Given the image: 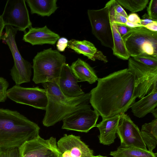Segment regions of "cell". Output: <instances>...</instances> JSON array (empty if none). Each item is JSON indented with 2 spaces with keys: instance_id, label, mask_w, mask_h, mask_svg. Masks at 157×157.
I'll return each mask as SVG.
<instances>
[{
  "instance_id": "cell-1",
  "label": "cell",
  "mask_w": 157,
  "mask_h": 157,
  "mask_svg": "<svg viewBox=\"0 0 157 157\" xmlns=\"http://www.w3.org/2000/svg\"><path fill=\"white\" fill-rule=\"evenodd\" d=\"M135 76L128 68L98 78L90 103L102 118L125 113L135 102Z\"/></svg>"
},
{
  "instance_id": "cell-2",
  "label": "cell",
  "mask_w": 157,
  "mask_h": 157,
  "mask_svg": "<svg viewBox=\"0 0 157 157\" xmlns=\"http://www.w3.org/2000/svg\"><path fill=\"white\" fill-rule=\"evenodd\" d=\"M40 128L16 111L0 109V148H18L36 138Z\"/></svg>"
},
{
  "instance_id": "cell-3",
  "label": "cell",
  "mask_w": 157,
  "mask_h": 157,
  "mask_svg": "<svg viewBox=\"0 0 157 157\" xmlns=\"http://www.w3.org/2000/svg\"><path fill=\"white\" fill-rule=\"evenodd\" d=\"M42 85L46 91L48 98L42 121L46 127L53 126L75 111L89 105L90 92L71 98L63 94L56 81L48 82Z\"/></svg>"
},
{
  "instance_id": "cell-4",
  "label": "cell",
  "mask_w": 157,
  "mask_h": 157,
  "mask_svg": "<svg viewBox=\"0 0 157 157\" xmlns=\"http://www.w3.org/2000/svg\"><path fill=\"white\" fill-rule=\"evenodd\" d=\"M66 58L51 48L38 52L33 59V81L36 84L48 82L57 83Z\"/></svg>"
},
{
  "instance_id": "cell-5",
  "label": "cell",
  "mask_w": 157,
  "mask_h": 157,
  "mask_svg": "<svg viewBox=\"0 0 157 157\" xmlns=\"http://www.w3.org/2000/svg\"><path fill=\"white\" fill-rule=\"evenodd\" d=\"M130 56L144 55L157 58V32L141 27L122 36Z\"/></svg>"
},
{
  "instance_id": "cell-6",
  "label": "cell",
  "mask_w": 157,
  "mask_h": 157,
  "mask_svg": "<svg viewBox=\"0 0 157 157\" xmlns=\"http://www.w3.org/2000/svg\"><path fill=\"white\" fill-rule=\"evenodd\" d=\"M5 32L2 35V42L7 44L11 52L14 64L10 70V75L16 85L30 81L33 66L21 55L15 40L17 28L10 25L5 26Z\"/></svg>"
},
{
  "instance_id": "cell-7",
  "label": "cell",
  "mask_w": 157,
  "mask_h": 157,
  "mask_svg": "<svg viewBox=\"0 0 157 157\" xmlns=\"http://www.w3.org/2000/svg\"><path fill=\"white\" fill-rule=\"evenodd\" d=\"M128 68L135 76V94L141 99L157 89V67L147 66L136 60L132 58L128 59Z\"/></svg>"
},
{
  "instance_id": "cell-8",
  "label": "cell",
  "mask_w": 157,
  "mask_h": 157,
  "mask_svg": "<svg viewBox=\"0 0 157 157\" xmlns=\"http://www.w3.org/2000/svg\"><path fill=\"white\" fill-rule=\"evenodd\" d=\"M109 1L99 10H88L87 14L94 35L104 46L113 49V43L111 26Z\"/></svg>"
},
{
  "instance_id": "cell-9",
  "label": "cell",
  "mask_w": 157,
  "mask_h": 157,
  "mask_svg": "<svg viewBox=\"0 0 157 157\" xmlns=\"http://www.w3.org/2000/svg\"><path fill=\"white\" fill-rule=\"evenodd\" d=\"M6 95L7 98L17 103L37 109L45 110L48 104L46 90L38 86L24 87L15 85L7 90Z\"/></svg>"
},
{
  "instance_id": "cell-10",
  "label": "cell",
  "mask_w": 157,
  "mask_h": 157,
  "mask_svg": "<svg viewBox=\"0 0 157 157\" xmlns=\"http://www.w3.org/2000/svg\"><path fill=\"white\" fill-rule=\"evenodd\" d=\"M24 0H8L1 15L5 26H15L19 31L26 33L31 28L29 11Z\"/></svg>"
},
{
  "instance_id": "cell-11",
  "label": "cell",
  "mask_w": 157,
  "mask_h": 157,
  "mask_svg": "<svg viewBox=\"0 0 157 157\" xmlns=\"http://www.w3.org/2000/svg\"><path fill=\"white\" fill-rule=\"evenodd\" d=\"M18 148L21 157H61L53 137L45 140L38 136L25 142Z\"/></svg>"
},
{
  "instance_id": "cell-12",
  "label": "cell",
  "mask_w": 157,
  "mask_h": 157,
  "mask_svg": "<svg viewBox=\"0 0 157 157\" xmlns=\"http://www.w3.org/2000/svg\"><path fill=\"white\" fill-rule=\"evenodd\" d=\"M99 115L94 110L88 106L78 110L64 118L62 128L68 130H73L88 132L96 126Z\"/></svg>"
},
{
  "instance_id": "cell-13",
  "label": "cell",
  "mask_w": 157,
  "mask_h": 157,
  "mask_svg": "<svg viewBox=\"0 0 157 157\" xmlns=\"http://www.w3.org/2000/svg\"><path fill=\"white\" fill-rule=\"evenodd\" d=\"M117 133L121 145L147 149L139 128L125 113L120 115Z\"/></svg>"
},
{
  "instance_id": "cell-14",
  "label": "cell",
  "mask_w": 157,
  "mask_h": 157,
  "mask_svg": "<svg viewBox=\"0 0 157 157\" xmlns=\"http://www.w3.org/2000/svg\"><path fill=\"white\" fill-rule=\"evenodd\" d=\"M61 157H93V151L79 136L64 134L57 143Z\"/></svg>"
},
{
  "instance_id": "cell-15",
  "label": "cell",
  "mask_w": 157,
  "mask_h": 157,
  "mask_svg": "<svg viewBox=\"0 0 157 157\" xmlns=\"http://www.w3.org/2000/svg\"><path fill=\"white\" fill-rule=\"evenodd\" d=\"M78 79L72 72L70 67L67 63L63 65L57 84L62 93L71 98L78 97L85 94L78 84Z\"/></svg>"
},
{
  "instance_id": "cell-16",
  "label": "cell",
  "mask_w": 157,
  "mask_h": 157,
  "mask_svg": "<svg viewBox=\"0 0 157 157\" xmlns=\"http://www.w3.org/2000/svg\"><path fill=\"white\" fill-rule=\"evenodd\" d=\"M59 38L58 34L45 25L41 28L32 27L25 33L23 40L32 45L45 44L54 45Z\"/></svg>"
},
{
  "instance_id": "cell-17",
  "label": "cell",
  "mask_w": 157,
  "mask_h": 157,
  "mask_svg": "<svg viewBox=\"0 0 157 157\" xmlns=\"http://www.w3.org/2000/svg\"><path fill=\"white\" fill-rule=\"evenodd\" d=\"M120 115L103 118L101 122L96 124L95 127L98 128L100 132L98 137L101 144L108 145L114 142L116 137Z\"/></svg>"
},
{
  "instance_id": "cell-18",
  "label": "cell",
  "mask_w": 157,
  "mask_h": 157,
  "mask_svg": "<svg viewBox=\"0 0 157 157\" xmlns=\"http://www.w3.org/2000/svg\"><path fill=\"white\" fill-rule=\"evenodd\" d=\"M157 106V89H154L146 96L135 102L131 108L134 115L140 118L151 113Z\"/></svg>"
},
{
  "instance_id": "cell-19",
  "label": "cell",
  "mask_w": 157,
  "mask_h": 157,
  "mask_svg": "<svg viewBox=\"0 0 157 157\" xmlns=\"http://www.w3.org/2000/svg\"><path fill=\"white\" fill-rule=\"evenodd\" d=\"M70 67L73 75L79 82L86 81L92 84L98 79L93 68L80 59L73 62Z\"/></svg>"
},
{
  "instance_id": "cell-20",
  "label": "cell",
  "mask_w": 157,
  "mask_h": 157,
  "mask_svg": "<svg viewBox=\"0 0 157 157\" xmlns=\"http://www.w3.org/2000/svg\"><path fill=\"white\" fill-rule=\"evenodd\" d=\"M30 8L31 14H36L42 17L49 16L58 7L56 0H25Z\"/></svg>"
},
{
  "instance_id": "cell-21",
  "label": "cell",
  "mask_w": 157,
  "mask_h": 157,
  "mask_svg": "<svg viewBox=\"0 0 157 157\" xmlns=\"http://www.w3.org/2000/svg\"><path fill=\"white\" fill-rule=\"evenodd\" d=\"M140 131L148 150L153 152L157 144V119L155 118L151 122L143 124Z\"/></svg>"
},
{
  "instance_id": "cell-22",
  "label": "cell",
  "mask_w": 157,
  "mask_h": 157,
  "mask_svg": "<svg viewBox=\"0 0 157 157\" xmlns=\"http://www.w3.org/2000/svg\"><path fill=\"white\" fill-rule=\"evenodd\" d=\"M110 155L113 157H157L156 153L151 152L147 149L122 145L116 150L111 151Z\"/></svg>"
},
{
  "instance_id": "cell-23",
  "label": "cell",
  "mask_w": 157,
  "mask_h": 157,
  "mask_svg": "<svg viewBox=\"0 0 157 157\" xmlns=\"http://www.w3.org/2000/svg\"><path fill=\"white\" fill-rule=\"evenodd\" d=\"M111 26L113 43L112 49L113 54L121 59H128L130 55L122 36L118 31L116 24L113 21L111 22Z\"/></svg>"
},
{
  "instance_id": "cell-24",
  "label": "cell",
  "mask_w": 157,
  "mask_h": 157,
  "mask_svg": "<svg viewBox=\"0 0 157 157\" xmlns=\"http://www.w3.org/2000/svg\"><path fill=\"white\" fill-rule=\"evenodd\" d=\"M68 47L78 54H82L92 60L95 61L94 57L97 50L94 44L86 40L80 41L71 39L68 41Z\"/></svg>"
},
{
  "instance_id": "cell-25",
  "label": "cell",
  "mask_w": 157,
  "mask_h": 157,
  "mask_svg": "<svg viewBox=\"0 0 157 157\" xmlns=\"http://www.w3.org/2000/svg\"><path fill=\"white\" fill-rule=\"evenodd\" d=\"M118 3L132 12L143 10L147 4L148 0H116Z\"/></svg>"
},
{
  "instance_id": "cell-26",
  "label": "cell",
  "mask_w": 157,
  "mask_h": 157,
  "mask_svg": "<svg viewBox=\"0 0 157 157\" xmlns=\"http://www.w3.org/2000/svg\"><path fill=\"white\" fill-rule=\"evenodd\" d=\"M132 57L135 60L144 65L157 67V58L144 55L133 56Z\"/></svg>"
},
{
  "instance_id": "cell-27",
  "label": "cell",
  "mask_w": 157,
  "mask_h": 157,
  "mask_svg": "<svg viewBox=\"0 0 157 157\" xmlns=\"http://www.w3.org/2000/svg\"><path fill=\"white\" fill-rule=\"evenodd\" d=\"M9 84L6 79L0 77V102L5 101L7 98L6 92Z\"/></svg>"
},
{
  "instance_id": "cell-28",
  "label": "cell",
  "mask_w": 157,
  "mask_h": 157,
  "mask_svg": "<svg viewBox=\"0 0 157 157\" xmlns=\"http://www.w3.org/2000/svg\"><path fill=\"white\" fill-rule=\"evenodd\" d=\"M0 157H21L18 148L4 149L0 148Z\"/></svg>"
},
{
  "instance_id": "cell-29",
  "label": "cell",
  "mask_w": 157,
  "mask_h": 157,
  "mask_svg": "<svg viewBox=\"0 0 157 157\" xmlns=\"http://www.w3.org/2000/svg\"><path fill=\"white\" fill-rule=\"evenodd\" d=\"M147 15L151 19L157 21V0L150 1L147 8Z\"/></svg>"
},
{
  "instance_id": "cell-30",
  "label": "cell",
  "mask_w": 157,
  "mask_h": 157,
  "mask_svg": "<svg viewBox=\"0 0 157 157\" xmlns=\"http://www.w3.org/2000/svg\"><path fill=\"white\" fill-rule=\"evenodd\" d=\"M68 40L67 39L64 37L59 38L56 44V47L58 51L64 52L66 48L68 46Z\"/></svg>"
},
{
  "instance_id": "cell-31",
  "label": "cell",
  "mask_w": 157,
  "mask_h": 157,
  "mask_svg": "<svg viewBox=\"0 0 157 157\" xmlns=\"http://www.w3.org/2000/svg\"><path fill=\"white\" fill-rule=\"evenodd\" d=\"M114 21L116 23L125 25V24L128 21V20L127 18L114 11Z\"/></svg>"
},
{
  "instance_id": "cell-32",
  "label": "cell",
  "mask_w": 157,
  "mask_h": 157,
  "mask_svg": "<svg viewBox=\"0 0 157 157\" xmlns=\"http://www.w3.org/2000/svg\"><path fill=\"white\" fill-rule=\"evenodd\" d=\"M114 11L117 13L127 18L128 15L121 6L118 3L116 0L114 6Z\"/></svg>"
},
{
  "instance_id": "cell-33",
  "label": "cell",
  "mask_w": 157,
  "mask_h": 157,
  "mask_svg": "<svg viewBox=\"0 0 157 157\" xmlns=\"http://www.w3.org/2000/svg\"><path fill=\"white\" fill-rule=\"evenodd\" d=\"M116 24L118 31L121 36L126 34L131 29L125 25Z\"/></svg>"
},
{
  "instance_id": "cell-34",
  "label": "cell",
  "mask_w": 157,
  "mask_h": 157,
  "mask_svg": "<svg viewBox=\"0 0 157 157\" xmlns=\"http://www.w3.org/2000/svg\"><path fill=\"white\" fill-rule=\"evenodd\" d=\"M128 21L140 24L141 19L138 15L135 13H132L128 16Z\"/></svg>"
},
{
  "instance_id": "cell-35",
  "label": "cell",
  "mask_w": 157,
  "mask_h": 157,
  "mask_svg": "<svg viewBox=\"0 0 157 157\" xmlns=\"http://www.w3.org/2000/svg\"><path fill=\"white\" fill-rule=\"evenodd\" d=\"M143 19H141L140 24L144 27L148 24L155 21L150 18L148 15L146 14H144L143 16Z\"/></svg>"
},
{
  "instance_id": "cell-36",
  "label": "cell",
  "mask_w": 157,
  "mask_h": 157,
  "mask_svg": "<svg viewBox=\"0 0 157 157\" xmlns=\"http://www.w3.org/2000/svg\"><path fill=\"white\" fill-rule=\"evenodd\" d=\"M94 59L95 60L96 59H98L102 61L105 63H106L108 62L105 56L103 55L101 52L99 51H97L95 54Z\"/></svg>"
},
{
  "instance_id": "cell-37",
  "label": "cell",
  "mask_w": 157,
  "mask_h": 157,
  "mask_svg": "<svg viewBox=\"0 0 157 157\" xmlns=\"http://www.w3.org/2000/svg\"><path fill=\"white\" fill-rule=\"evenodd\" d=\"M144 27L147 29L154 32H157V21H154Z\"/></svg>"
},
{
  "instance_id": "cell-38",
  "label": "cell",
  "mask_w": 157,
  "mask_h": 157,
  "mask_svg": "<svg viewBox=\"0 0 157 157\" xmlns=\"http://www.w3.org/2000/svg\"><path fill=\"white\" fill-rule=\"evenodd\" d=\"M125 25L131 28L143 27L140 24L128 21L125 24Z\"/></svg>"
},
{
  "instance_id": "cell-39",
  "label": "cell",
  "mask_w": 157,
  "mask_h": 157,
  "mask_svg": "<svg viewBox=\"0 0 157 157\" xmlns=\"http://www.w3.org/2000/svg\"><path fill=\"white\" fill-rule=\"evenodd\" d=\"M5 27V26L2 20L1 15H0V40L1 39L2 35V31Z\"/></svg>"
},
{
  "instance_id": "cell-40",
  "label": "cell",
  "mask_w": 157,
  "mask_h": 157,
  "mask_svg": "<svg viewBox=\"0 0 157 157\" xmlns=\"http://www.w3.org/2000/svg\"><path fill=\"white\" fill-rule=\"evenodd\" d=\"M155 118L157 119V109H154L151 113Z\"/></svg>"
},
{
  "instance_id": "cell-41",
  "label": "cell",
  "mask_w": 157,
  "mask_h": 157,
  "mask_svg": "<svg viewBox=\"0 0 157 157\" xmlns=\"http://www.w3.org/2000/svg\"><path fill=\"white\" fill-rule=\"evenodd\" d=\"M93 157H107L105 156H103L100 155H97V156H94Z\"/></svg>"
}]
</instances>
